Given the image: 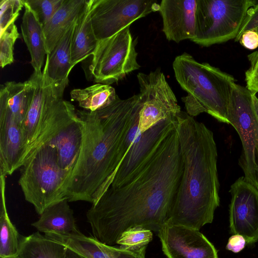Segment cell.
<instances>
[{
	"label": "cell",
	"instance_id": "cell-31",
	"mask_svg": "<svg viewBox=\"0 0 258 258\" xmlns=\"http://www.w3.org/2000/svg\"><path fill=\"white\" fill-rule=\"evenodd\" d=\"M24 7V0H2L0 2V33L15 23Z\"/></svg>",
	"mask_w": 258,
	"mask_h": 258
},
{
	"label": "cell",
	"instance_id": "cell-15",
	"mask_svg": "<svg viewBox=\"0 0 258 258\" xmlns=\"http://www.w3.org/2000/svg\"><path fill=\"white\" fill-rule=\"evenodd\" d=\"M197 0H162L159 12L162 31L169 41L178 43L195 36Z\"/></svg>",
	"mask_w": 258,
	"mask_h": 258
},
{
	"label": "cell",
	"instance_id": "cell-28",
	"mask_svg": "<svg viewBox=\"0 0 258 258\" xmlns=\"http://www.w3.org/2000/svg\"><path fill=\"white\" fill-rule=\"evenodd\" d=\"M152 231L142 227H134L124 231L116 241L120 247L126 249H139L147 245L152 240Z\"/></svg>",
	"mask_w": 258,
	"mask_h": 258
},
{
	"label": "cell",
	"instance_id": "cell-20",
	"mask_svg": "<svg viewBox=\"0 0 258 258\" xmlns=\"http://www.w3.org/2000/svg\"><path fill=\"white\" fill-rule=\"evenodd\" d=\"M67 200L57 202L46 208L32 225L38 232L61 235L81 233L76 223L73 211Z\"/></svg>",
	"mask_w": 258,
	"mask_h": 258
},
{
	"label": "cell",
	"instance_id": "cell-22",
	"mask_svg": "<svg viewBox=\"0 0 258 258\" xmlns=\"http://www.w3.org/2000/svg\"><path fill=\"white\" fill-rule=\"evenodd\" d=\"M91 0H86L75 25L72 42V68L94 52L99 41L92 27L90 8Z\"/></svg>",
	"mask_w": 258,
	"mask_h": 258
},
{
	"label": "cell",
	"instance_id": "cell-1",
	"mask_svg": "<svg viewBox=\"0 0 258 258\" xmlns=\"http://www.w3.org/2000/svg\"><path fill=\"white\" fill-rule=\"evenodd\" d=\"M182 171L175 119L126 181L110 187L88 210L93 237L113 246L132 228L158 232L168 220Z\"/></svg>",
	"mask_w": 258,
	"mask_h": 258
},
{
	"label": "cell",
	"instance_id": "cell-38",
	"mask_svg": "<svg viewBox=\"0 0 258 258\" xmlns=\"http://www.w3.org/2000/svg\"><path fill=\"white\" fill-rule=\"evenodd\" d=\"M255 172H256V187L258 189V164H257V166L255 168Z\"/></svg>",
	"mask_w": 258,
	"mask_h": 258
},
{
	"label": "cell",
	"instance_id": "cell-32",
	"mask_svg": "<svg viewBox=\"0 0 258 258\" xmlns=\"http://www.w3.org/2000/svg\"><path fill=\"white\" fill-rule=\"evenodd\" d=\"M250 66L245 73L246 88L251 92L258 93V51L247 56Z\"/></svg>",
	"mask_w": 258,
	"mask_h": 258
},
{
	"label": "cell",
	"instance_id": "cell-34",
	"mask_svg": "<svg viewBox=\"0 0 258 258\" xmlns=\"http://www.w3.org/2000/svg\"><path fill=\"white\" fill-rule=\"evenodd\" d=\"M239 41L246 48L255 49L258 47V33L254 30L246 31L243 33Z\"/></svg>",
	"mask_w": 258,
	"mask_h": 258
},
{
	"label": "cell",
	"instance_id": "cell-4",
	"mask_svg": "<svg viewBox=\"0 0 258 258\" xmlns=\"http://www.w3.org/2000/svg\"><path fill=\"white\" fill-rule=\"evenodd\" d=\"M172 67L176 81L187 94L181 98L186 112L193 117L206 112L229 124L227 108L235 83L233 77L186 52L175 58Z\"/></svg>",
	"mask_w": 258,
	"mask_h": 258
},
{
	"label": "cell",
	"instance_id": "cell-7",
	"mask_svg": "<svg viewBox=\"0 0 258 258\" xmlns=\"http://www.w3.org/2000/svg\"><path fill=\"white\" fill-rule=\"evenodd\" d=\"M254 0H197L195 36L204 47L235 39Z\"/></svg>",
	"mask_w": 258,
	"mask_h": 258
},
{
	"label": "cell",
	"instance_id": "cell-23",
	"mask_svg": "<svg viewBox=\"0 0 258 258\" xmlns=\"http://www.w3.org/2000/svg\"><path fill=\"white\" fill-rule=\"evenodd\" d=\"M67 248L39 232L20 240L19 258H65Z\"/></svg>",
	"mask_w": 258,
	"mask_h": 258
},
{
	"label": "cell",
	"instance_id": "cell-29",
	"mask_svg": "<svg viewBox=\"0 0 258 258\" xmlns=\"http://www.w3.org/2000/svg\"><path fill=\"white\" fill-rule=\"evenodd\" d=\"M20 37L17 27L13 23L0 33V65L3 68L12 63L14 59V46Z\"/></svg>",
	"mask_w": 258,
	"mask_h": 258
},
{
	"label": "cell",
	"instance_id": "cell-14",
	"mask_svg": "<svg viewBox=\"0 0 258 258\" xmlns=\"http://www.w3.org/2000/svg\"><path fill=\"white\" fill-rule=\"evenodd\" d=\"M26 152L22 127L7 103L4 85L0 90V172L11 175L23 165Z\"/></svg>",
	"mask_w": 258,
	"mask_h": 258
},
{
	"label": "cell",
	"instance_id": "cell-10",
	"mask_svg": "<svg viewBox=\"0 0 258 258\" xmlns=\"http://www.w3.org/2000/svg\"><path fill=\"white\" fill-rule=\"evenodd\" d=\"M159 8L155 0H91L90 14L95 36L98 41L110 37Z\"/></svg>",
	"mask_w": 258,
	"mask_h": 258
},
{
	"label": "cell",
	"instance_id": "cell-2",
	"mask_svg": "<svg viewBox=\"0 0 258 258\" xmlns=\"http://www.w3.org/2000/svg\"><path fill=\"white\" fill-rule=\"evenodd\" d=\"M139 94L94 111L77 110L83 127L78 159L65 185L69 202L95 204L110 187L122 159L120 149L131 126Z\"/></svg>",
	"mask_w": 258,
	"mask_h": 258
},
{
	"label": "cell",
	"instance_id": "cell-33",
	"mask_svg": "<svg viewBox=\"0 0 258 258\" xmlns=\"http://www.w3.org/2000/svg\"><path fill=\"white\" fill-rule=\"evenodd\" d=\"M258 28V3L250 8L247 11L244 20L237 34L234 39L239 41L242 35L245 31L251 30H256Z\"/></svg>",
	"mask_w": 258,
	"mask_h": 258
},
{
	"label": "cell",
	"instance_id": "cell-36",
	"mask_svg": "<svg viewBox=\"0 0 258 258\" xmlns=\"http://www.w3.org/2000/svg\"><path fill=\"white\" fill-rule=\"evenodd\" d=\"M253 101L255 115L256 153L258 155V98L255 94L253 96Z\"/></svg>",
	"mask_w": 258,
	"mask_h": 258
},
{
	"label": "cell",
	"instance_id": "cell-11",
	"mask_svg": "<svg viewBox=\"0 0 258 258\" xmlns=\"http://www.w3.org/2000/svg\"><path fill=\"white\" fill-rule=\"evenodd\" d=\"M253 94L246 87L235 83L228 103L227 119L229 124L236 130L242 143L243 150L242 166L244 177L256 187L257 164Z\"/></svg>",
	"mask_w": 258,
	"mask_h": 258
},
{
	"label": "cell",
	"instance_id": "cell-16",
	"mask_svg": "<svg viewBox=\"0 0 258 258\" xmlns=\"http://www.w3.org/2000/svg\"><path fill=\"white\" fill-rule=\"evenodd\" d=\"M29 79L32 84V93L22 126L26 147L25 159L41 129L55 86L46 79L43 72H33Z\"/></svg>",
	"mask_w": 258,
	"mask_h": 258
},
{
	"label": "cell",
	"instance_id": "cell-26",
	"mask_svg": "<svg viewBox=\"0 0 258 258\" xmlns=\"http://www.w3.org/2000/svg\"><path fill=\"white\" fill-rule=\"evenodd\" d=\"M44 235L85 258H108L101 242L82 233L71 235L47 233Z\"/></svg>",
	"mask_w": 258,
	"mask_h": 258
},
{
	"label": "cell",
	"instance_id": "cell-25",
	"mask_svg": "<svg viewBox=\"0 0 258 258\" xmlns=\"http://www.w3.org/2000/svg\"><path fill=\"white\" fill-rule=\"evenodd\" d=\"M70 94L71 99L77 101L80 107L91 111L107 106L117 96L113 87L100 83L84 89H74Z\"/></svg>",
	"mask_w": 258,
	"mask_h": 258
},
{
	"label": "cell",
	"instance_id": "cell-35",
	"mask_svg": "<svg viewBox=\"0 0 258 258\" xmlns=\"http://www.w3.org/2000/svg\"><path fill=\"white\" fill-rule=\"evenodd\" d=\"M246 243L245 239L239 234H234L230 237L226 246L227 249L237 253L242 250Z\"/></svg>",
	"mask_w": 258,
	"mask_h": 258
},
{
	"label": "cell",
	"instance_id": "cell-3",
	"mask_svg": "<svg viewBox=\"0 0 258 258\" xmlns=\"http://www.w3.org/2000/svg\"><path fill=\"white\" fill-rule=\"evenodd\" d=\"M183 171L167 221L200 230L219 206L217 149L213 132L186 112L176 116Z\"/></svg>",
	"mask_w": 258,
	"mask_h": 258
},
{
	"label": "cell",
	"instance_id": "cell-27",
	"mask_svg": "<svg viewBox=\"0 0 258 258\" xmlns=\"http://www.w3.org/2000/svg\"><path fill=\"white\" fill-rule=\"evenodd\" d=\"M7 103L13 117L22 127L29 105L32 84L29 79L24 82H7Z\"/></svg>",
	"mask_w": 258,
	"mask_h": 258
},
{
	"label": "cell",
	"instance_id": "cell-39",
	"mask_svg": "<svg viewBox=\"0 0 258 258\" xmlns=\"http://www.w3.org/2000/svg\"><path fill=\"white\" fill-rule=\"evenodd\" d=\"M6 258H19L17 256H14V257H6Z\"/></svg>",
	"mask_w": 258,
	"mask_h": 258
},
{
	"label": "cell",
	"instance_id": "cell-6",
	"mask_svg": "<svg viewBox=\"0 0 258 258\" xmlns=\"http://www.w3.org/2000/svg\"><path fill=\"white\" fill-rule=\"evenodd\" d=\"M70 173L59 165L56 149L43 145L25 161L18 182L25 200L41 215L51 205L67 200L65 185Z\"/></svg>",
	"mask_w": 258,
	"mask_h": 258
},
{
	"label": "cell",
	"instance_id": "cell-30",
	"mask_svg": "<svg viewBox=\"0 0 258 258\" xmlns=\"http://www.w3.org/2000/svg\"><path fill=\"white\" fill-rule=\"evenodd\" d=\"M64 0H24L43 26L50 20Z\"/></svg>",
	"mask_w": 258,
	"mask_h": 258
},
{
	"label": "cell",
	"instance_id": "cell-37",
	"mask_svg": "<svg viewBox=\"0 0 258 258\" xmlns=\"http://www.w3.org/2000/svg\"><path fill=\"white\" fill-rule=\"evenodd\" d=\"M65 258H85L75 252L67 248Z\"/></svg>",
	"mask_w": 258,
	"mask_h": 258
},
{
	"label": "cell",
	"instance_id": "cell-18",
	"mask_svg": "<svg viewBox=\"0 0 258 258\" xmlns=\"http://www.w3.org/2000/svg\"><path fill=\"white\" fill-rule=\"evenodd\" d=\"M76 22L67 31L51 52L46 55L43 73L46 79L54 85L68 84L69 75L73 69L72 42Z\"/></svg>",
	"mask_w": 258,
	"mask_h": 258
},
{
	"label": "cell",
	"instance_id": "cell-24",
	"mask_svg": "<svg viewBox=\"0 0 258 258\" xmlns=\"http://www.w3.org/2000/svg\"><path fill=\"white\" fill-rule=\"evenodd\" d=\"M0 258L17 256L21 236L11 222L6 203V175L0 172Z\"/></svg>",
	"mask_w": 258,
	"mask_h": 258
},
{
	"label": "cell",
	"instance_id": "cell-13",
	"mask_svg": "<svg viewBox=\"0 0 258 258\" xmlns=\"http://www.w3.org/2000/svg\"><path fill=\"white\" fill-rule=\"evenodd\" d=\"M158 236L167 258H218L214 245L199 230L167 221Z\"/></svg>",
	"mask_w": 258,
	"mask_h": 258
},
{
	"label": "cell",
	"instance_id": "cell-19",
	"mask_svg": "<svg viewBox=\"0 0 258 258\" xmlns=\"http://www.w3.org/2000/svg\"><path fill=\"white\" fill-rule=\"evenodd\" d=\"M86 0H64L43 26L46 54H50L67 31L76 22Z\"/></svg>",
	"mask_w": 258,
	"mask_h": 258
},
{
	"label": "cell",
	"instance_id": "cell-8",
	"mask_svg": "<svg viewBox=\"0 0 258 258\" xmlns=\"http://www.w3.org/2000/svg\"><path fill=\"white\" fill-rule=\"evenodd\" d=\"M92 55L89 70L96 83L108 85L117 83L140 68L130 26L99 41Z\"/></svg>",
	"mask_w": 258,
	"mask_h": 258
},
{
	"label": "cell",
	"instance_id": "cell-9",
	"mask_svg": "<svg viewBox=\"0 0 258 258\" xmlns=\"http://www.w3.org/2000/svg\"><path fill=\"white\" fill-rule=\"evenodd\" d=\"M140 106L139 130L141 133L161 120L175 118L181 111L172 90L160 69L137 75Z\"/></svg>",
	"mask_w": 258,
	"mask_h": 258
},
{
	"label": "cell",
	"instance_id": "cell-12",
	"mask_svg": "<svg viewBox=\"0 0 258 258\" xmlns=\"http://www.w3.org/2000/svg\"><path fill=\"white\" fill-rule=\"evenodd\" d=\"M229 208L231 232L242 235L247 244L258 241V189L244 176L230 187Z\"/></svg>",
	"mask_w": 258,
	"mask_h": 258
},
{
	"label": "cell",
	"instance_id": "cell-40",
	"mask_svg": "<svg viewBox=\"0 0 258 258\" xmlns=\"http://www.w3.org/2000/svg\"><path fill=\"white\" fill-rule=\"evenodd\" d=\"M255 31H256L258 33V28Z\"/></svg>",
	"mask_w": 258,
	"mask_h": 258
},
{
	"label": "cell",
	"instance_id": "cell-5",
	"mask_svg": "<svg viewBox=\"0 0 258 258\" xmlns=\"http://www.w3.org/2000/svg\"><path fill=\"white\" fill-rule=\"evenodd\" d=\"M65 88L62 86L55 89L25 161L38 148L47 145L56 149L60 166L71 172L81 150L83 127L74 106L62 98Z\"/></svg>",
	"mask_w": 258,
	"mask_h": 258
},
{
	"label": "cell",
	"instance_id": "cell-17",
	"mask_svg": "<svg viewBox=\"0 0 258 258\" xmlns=\"http://www.w3.org/2000/svg\"><path fill=\"white\" fill-rule=\"evenodd\" d=\"M175 118L161 120L139 136L120 162L110 187H118L126 181L147 157L169 124Z\"/></svg>",
	"mask_w": 258,
	"mask_h": 258
},
{
	"label": "cell",
	"instance_id": "cell-21",
	"mask_svg": "<svg viewBox=\"0 0 258 258\" xmlns=\"http://www.w3.org/2000/svg\"><path fill=\"white\" fill-rule=\"evenodd\" d=\"M24 8L21 25L22 36L31 55L34 72L42 73L46 55L43 28L34 12L25 3Z\"/></svg>",
	"mask_w": 258,
	"mask_h": 258
}]
</instances>
